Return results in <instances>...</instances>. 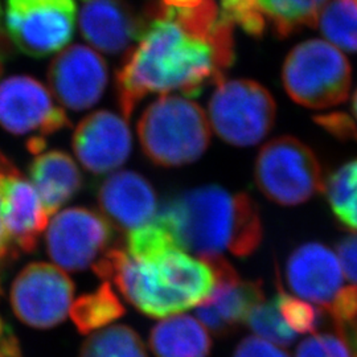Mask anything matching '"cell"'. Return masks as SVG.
<instances>
[{
	"label": "cell",
	"mask_w": 357,
	"mask_h": 357,
	"mask_svg": "<svg viewBox=\"0 0 357 357\" xmlns=\"http://www.w3.org/2000/svg\"><path fill=\"white\" fill-rule=\"evenodd\" d=\"M11 166L13 163L8 160V158H6L3 153H0V174ZM8 249H10V238L4 228V222L1 217V203H0V259H3L6 255H8Z\"/></svg>",
	"instance_id": "34"
},
{
	"label": "cell",
	"mask_w": 357,
	"mask_h": 357,
	"mask_svg": "<svg viewBox=\"0 0 357 357\" xmlns=\"http://www.w3.org/2000/svg\"><path fill=\"white\" fill-rule=\"evenodd\" d=\"M233 357H290L277 345L258 336H248L237 345Z\"/></svg>",
	"instance_id": "30"
},
{
	"label": "cell",
	"mask_w": 357,
	"mask_h": 357,
	"mask_svg": "<svg viewBox=\"0 0 357 357\" xmlns=\"http://www.w3.org/2000/svg\"><path fill=\"white\" fill-rule=\"evenodd\" d=\"M107 65L97 52L72 45L50 65L48 82L54 97L65 107L82 112L98 102L107 85Z\"/></svg>",
	"instance_id": "13"
},
{
	"label": "cell",
	"mask_w": 357,
	"mask_h": 357,
	"mask_svg": "<svg viewBox=\"0 0 357 357\" xmlns=\"http://www.w3.org/2000/svg\"><path fill=\"white\" fill-rule=\"evenodd\" d=\"M75 284L60 268L35 262L22 270L11 289L15 315L26 326L47 330L59 326L73 303Z\"/></svg>",
	"instance_id": "9"
},
{
	"label": "cell",
	"mask_w": 357,
	"mask_h": 357,
	"mask_svg": "<svg viewBox=\"0 0 357 357\" xmlns=\"http://www.w3.org/2000/svg\"><path fill=\"white\" fill-rule=\"evenodd\" d=\"M257 188L270 202L296 206L324 190V175L315 153L294 137L268 142L255 159Z\"/></svg>",
	"instance_id": "6"
},
{
	"label": "cell",
	"mask_w": 357,
	"mask_h": 357,
	"mask_svg": "<svg viewBox=\"0 0 357 357\" xmlns=\"http://www.w3.org/2000/svg\"><path fill=\"white\" fill-rule=\"evenodd\" d=\"M156 217L172 231L181 250L202 259L225 253L249 257L264 237L262 220L253 199L218 185L183 192Z\"/></svg>",
	"instance_id": "2"
},
{
	"label": "cell",
	"mask_w": 357,
	"mask_h": 357,
	"mask_svg": "<svg viewBox=\"0 0 357 357\" xmlns=\"http://www.w3.org/2000/svg\"><path fill=\"white\" fill-rule=\"evenodd\" d=\"M132 138L126 119L107 110L88 115L77 126L73 150L91 174L103 175L122 166L130 156Z\"/></svg>",
	"instance_id": "15"
},
{
	"label": "cell",
	"mask_w": 357,
	"mask_h": 357,
	"mask_svg": "<svg viewBox=\"0 0 357 357\" xmlns=\"http://www.w3.org/2000/svg\"><path fill=\"white\" fill-rule=\"evenodd\" d=\"M79 29L96 50L118 54L138 40L143 16H137L126 0H81Z\"/></svg>",
	"instance_id": "18"
},
{
	"label": "cell",
	"mask_w": 357,
	"mask_h": 357,
	"mask_svg": "<svg viewBox=\"0 0 357 357\" xmlns=\"http://www.w3.org/2000/svg\"><path fill=\"white\" fill-rule=\"evenodd\" d=\"M336 252L345 278L357 286V233L342 238L337 243Z\"/></svg>",
	"instance_id": "31"
},
{
	"label": "cell",
	"mask_w": 357,
	"mask_h": 357,
	"mask_svg": "<svg viewBox=\"0 0 357 357\" xmlns=\"http://www.w3.org/2000/svg\"><path fill=\"white\" fill-rule=\"evenodd\" d=\"M45 149V141L43 137H33L28 142V150L32 153H41Z\"/></svg>",
	"instance_id": "36"
},
{
	"label": "cell",
	"mask_w": 357,
	"mask_h": 357,
	"mask_svg": "<svg viewBox=\"0 0 357 357\" xmlns=\"http://www.w3.org/2000/svg\"><path fill=\"white\" fill-rule=\"evenodd\" d=\"M317 123L340 139H357V128L348 115L342 113L320 115Z\"/></svg>",
	"instance_id": "32"
},
{
	"label": "cell",
	"mask_w": 357,
	"mask_h": 357,
	"mask_svg": "<svg viewBox=\"0 0 357 357\" xmlns=\"http://www.w3.org/2000/svg\"><path fill=\"white\" fill-rule=\"evenodd\" d=\"M246 326L261 339L273 344L289 347L296 340V333L286 324L275 299L262 301L249 312Z\"/></svg>",
	"instance_id": "26"
},
{
	"label": "cell",
	"mask_w": 357,
	"mask_h": 357,
	"mask_svg": "<svg viewBox=\"0 0 357 357\" xmlns=\"http://www.w3.org/2000/svg\"><path fill=\"white\" fill-rule=\"evenodd\" d=\"M150 348L156 357H208L212 340L199 320L190 315H175L153 327Z\"/></svg>",
	"instance_id": "20"
},
{
	"label": "cell",
	"mask_w": 357,
	"mask_h": 357,
	"mask_svg": "<svg viewBox=\"0 0 357 357\" xmlns=\"http://www.w3.org/2000/svg\"><path fill=\"white\" fill-rule=\"evenodd\" d=\"M138 137L150 162L172 168L191 165L204 155L211 128L197 103L180 96H162L143 112Z\"/></svg>",
	"instance_id": "4"
},
{
	"label": "cell",
	"mask_w": 357,
	"mask_h": 357,
	"mask_svg": "<svg viewBox=\"0 0 357 357\" xmlns=\"http://www.w3.org/2000/svg\"><path fill=\"white\" fill-rule=\"evenodd\" d=\"M0 126L15 135H51L70 121L36 78L13 76L0 82Z\"/></svg>",
	"instance_id": "11"
},
{
	"label": "cell",
	"mask_w": 357,
	"mask_h": 357,
	"mask_svg": "<svg viewBox=\"0 0 357 357\" xmlns=\"http://www.w3.org/2000/svg\"><path fill=\"white\" fill-rule=\"evenodd\" d=\"M295 357H354L342 335L318 333L303 340Z\"/></svg>",
	"instance_id": "29"
},
{
	"label": "cell",
	"mask_w": 357,
	"mask_h": 357,
	"mask_svg": "<svg viewBox=\"0 0 357 357\" xmlns=\"http://www.w3.org/2000/svg\"><path fill=\"white\" fill-rule=\"evenodd\" d=\"M266 22L284 38L302 26H314L328 0H255Z\"/></svg>",
	"instance_id": "22"
},
{
	"label": "cell",
	"mask_w": 357,
	"mask_h": 357,
	"mask_svg": "<svg viewBox=\"0 0 357 357\" xmlns=\"http://www.w3.org/2000/svg\"><path fill=\"white\" fill-rule=\"evenodd\" d=\"M0 357H23L11 326L0 317Z\"/></svg>",
	"instance_id": "33"
},
{
	"label": "cell",
	"mask_w": 357,
	"mask_h": 357,
	"mask_svg": "<svg viewBox=\"0 0 357 357\" xmlns=\"http://www.w3.org/2000/svg\"><path fill=\"white\" fill-rule=\"evenodd\" d=\"M213 268L216 283L213 291L200 306L196 315L206 330L216 336H227L245 323L249 312L265 301L261 281L240 278L224 257L205 259Z\"/></svg>",
	"instance_id": "12"
},
{
	"label": "cell",
	"mask_w": 357,
	"mask_h": 357,
	"mask_svg": "<svg viewBox=\"0 0 357 357\" xmlns=\"http://www.w3.org/2000/svg\"><path fill=\"white\" fill-rule=\"evenodd\" d=\"M113 225L88 208H68L53 217L47 231L48 255L60 268L81 271L110 248Z\"/></svg>",
	"instance_id": "10"
},
{
	"label": "cell",
	"mask_w": 357,
	"mask_h": 357,
	"mask_svg": "<svg viewBox=\"0 0 357 357\" xmlns=\"http://www.w3.org/2000/svg\"><path fill=\"white\" fill-rule=\"evenodd\" d=\"M79 357H147L141 336L123 324L94 332L81 347Z\"/></svg>",
	"instance_id": "25"
},
{
	"label": "cell",
	"mask_w": 357,
	"mask_h": 357,
	"mask_svg": "<svg viewBox=\"0 0 357 357\" xmlns=\"http://www.w3.org/2000/svg\"><path fill=\"white\" fill-rule=\"evenodd\" d=\"M337 255L319 243L298 246L286 262V282L303 301L328 312L348 286Z\"/></svg>",
	"instance_id": "14"
},
{
	"label": "cell",
	"mask_w": 357,
	"mask_h": 357,
	"mask_svg": "<svg viewBox=\"0 0 357 357\" xmlns=\"http://www.w3.org/2000/svg\"><path fill=\"white\" fill-rule=\"evenodd\" d=\"M29 175L50 217L82 187V176L73 158L57 150L38 155L29 167Z\"/></svg>",
	"instance_id": "19"
},
{
	"label": "cell",
	"mask_w": 357,
	"mask_h": 357,
	"mask_svg": "<svg viewBox=\"0 0 357 357\" xmlns=\"http://www.w3.org/2000/svg\"><path fill=\"white\" fill-rule=\"evenodd\" d=\"M97 199L105 216L119 229H138L156 217V192L147 178L132 171H119L105 178Z\"/></svg>",
	"instance_id": "17"
},
{
	"label": "cell",
	"mask_w": 357,
	"mask_h": 357,
	"mask_svg": "<svg viewBox=\"0 0 357 357\" xmlns=\"http://www.w3.org/2000/svg\"><path fill=\"white\" fill-rule=\"evenodd\" d=\"M233 26L215 0L192 8L155 4L143 16L138 45L116 73V98L125 119L150 94L199 97L224 81L234 63Z\"/></svg>",
	"instance_id": "1"
},
{
	"label": "cell",
	"mask_w": 357,
	"mask_h": 357,
	"mask_svg": "<svg viewBox=\"0 0 357 357\" xmlns=\"http://www.w3.org/2000/svg\"><path fill=\"white\" fill-rule=\"evenodd\" d=\"M93 270L105 281H114L128 303L155 319L200 306L216 283L209 262L181 249L139 261L130 257L126 249L110 248Z\"/></svg>",
	"instance_id": "3"
},
{
	"label": "cell",
	"mask_w": 357,
	"mask_h": 357,
	"mask_svg": "<svg viewBox=\"0 0 357 357\" xmlns=\"http://www.w3.org/2000/svg\"><path fill=\"white\" fill-rule=\"evenodd\" d=\"M352 109H354V114L356 116L357 119V90L356 93H355V96H354V101H352Z\"/></svg>",
	"instance_id": "37"
},
{
	"label": "cell",
	"mask_w": 357,
	"mask_h": 357,
	"mask_svg": "<svg viewBox=\"0 0 357 357\" xmlns=\"http://www.w3.org/2000/svg\"><path fill=\"white\" fill-rule=\"evenodd\" d=\"M221 17L231 26H240L250 36L264 35L268 22L255 0H221Z\"/></svg>",
	"instance_id": "28"
},
{
	"label": "cell",
	"mask_w": 357,
	"mask_h": 357,
	"mask_svg": "<svg viewBox=\"0 0 357 357\" xmlns=\"http://www.w3.org/2000/svg\"><path fill=\"white\" fill-rule=\"evenodd\" d=\"M323 191L339 224L347 229L357 230V159L331 174Z\"/></svg>",
	"instance_id": "23"
},
{
	"label": "cell",
	"mask_w": 357,
	"mask_h": 357,
	"mask_svg": "<svg viewBox=\"0 0 357 357\" xmlns=\"http://www.w3.org/2000/svg\"><path fill=\"white\" fill-rule=\"evenodd\" d=\"M286 324L298 333H315L323 321V310L303 299L286 293L278 283V295L274 298Z\"/></svg>",
	"instance_id": "27"
},
{
	"label": "cell",
	"mask_w": 357,
	"mask_h": 357,
	"mask_svg": "<svg viewBox=\"0 0 357 357\" xmlns=\"http://www.w3.org/2000/svg\"><path fill=\"white\" fill-rule=\"evenodd\" d=\"M204 0H160V3L171 8H192L202 4Z\"/></svg>",
	"instance_id": "35"
},
{
	"label": "cell",
	"mask_w": 357,
	"mask_h": 357,
	"mask_svg": "<svg viewBox=\"0 0 357 357\" xmlns=\"http://www.w3.org/2000/svg\"><path fill=\"white\" fill-rule=\"evenodd\" d=\"M0 203L10 241L26 253L33 252L50 215L33 184L13 165L0 174Z\"/></svg>",
	"instance_id": "16"
},
{
	"label": "cell",
	"mask_w": 357,
	"mask_h": 357,
	"mask_svg": "<svg viewBox=\"0 0 357 357\" xmlns=\"http://www.w3.org/2000/svg\"><path fill=\"white\" fill-rule=\"evenodd\" d=\"M75 0H6L4 24L13 45L31 57H45L70 41Z\"/></svg>",
	"instance_id": "8"
},
{
	"label": "cell",
	"mask_w": 357,
	"mask_h": 357,
	"mask_svg": "<svg viewBox=\"0 0 357 357\" xmlns=\"http://www.w3.org/2000/svg\"><path fill=\"white\" fill-rule=\"evenodd\" d=\"M277 105L266 88L252 79L217 85L208 105V121L220 139L250 147L265 139L275 122Z\"/></svg>",
	"instance_id": "7"
},
{
	"label": "cell",
	"mask_w": 357,
	"mask_h": 357,
	"mask_svg": "<svg viewBox=\"0 0 357 357\" xmlns=\"http://www.w3.org/2000/svg\"><path fill=\"white\" fill-rule=\"evenodd\" d=\"M282 82L294 102L323 110L348 98L352 69L344 54L327 41L312 38L298 44L284 60Z\"/></svg>",
	"instance_id": "5"
},
{
	"label": "cell",
	"mask_w": 357,
	"mask_h": 357,
	"mask_svg": "<svg viewBox=\"0 0 357 357\" xmlns=\"http://www.w3.org/2000/svg\"><path fill=\"white\" fill-rule=\"evenodd\" d=\"M126 310L109 282L102 283L96 291L85 294L75 301L69 314L77 330L88 335L122 318Z\"/></svg>",
	"instance_id": "21"
},
{
	"label": "cell",
	"mask_w": 357,
	"mask_h": 357,
	"mask_svg": "<svg viewBox=\"0 0 357 357\" xmlns=\"http://www.w3.org/2000/svg\"><path fill=\"white\" fill-rule=\"evenodd\" d=\"M315 26L332 45L357 52V0H328Z\"/></svg>",
	"instance_id": "24"
}]
</instances>
